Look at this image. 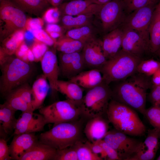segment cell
Returning a JSON list of instances; mask_svg holds the SVG:
<instances>
[{"label": "cell", "mask_w": 160, "mask_h": 160, "mask_svg": "<svg viewBox=\"0 0 160 160\" xmlns=\"http://www.w3.org/2000/svg\"><path fill=\"white\" fill-rule=\"evenodd\" d=\"M111 87V99L125 104L144 115L147 92L152 84L151 77L137 72Z\"/></svg>", "instance_id": "6da1fadb"}, {"label": "cell", "mask_w": 160, "mask_h": 160, "mask_svg": "<svg viewBox=\"0 0 160 160\" xmlns=\"http://www.w3.org/2000/svg\"><path fill=\"white\" fill-rule=\"evenodd\" d=\"M87 120L82 116L76 120L54 124L51 129L40 135L39 140L56 150L72 146L84 140V128Z\"/></svg>", "instance_id": "7a4b0ae2"}, {"label": "cell", "mask_w": 160, "mask_h": 160, "mask_svg": "<svg viewBox=\"0 0 160 160\" xmlns=\"http://www.w3.org/2000/svg\"><path fill=\"white\" fill-rule=\"evenodd\" d=\"M106 116L115 129L127 135L140 136L146 132V127L135 110L125 104L111 99Z\"/></svg>", "instance_id": "3957f363"}, {"label": "cell", "mask_w": 160, "mask_h": 160, "mask_svg": "<svg viewBox=\"0 0 160 160\" xmlns=\"http://www.w3.org/2000/svg\"><path fill=\"white\" fill-rule=\"evenodd\" d=\"M142 60L121 49L107 60L100 69L103 82L109 85L112 82L126 79L137 72L138 65Z\"/></svg>", "instance_id": "277c9868"}, {"label": "cell", "mask_w": 160, "mask_h": 160, "mask_svg": "<svg viewBox=\"0 0 160 160\" xmlns=\"http://www.w3.org/2000/svg\"><path fill=\"white\" fill-rule=\"evenodd\" d=\"M10 56L1 65L0 91L5 97L8 93L26 83L32 74L33 69L30 63Z\"/></svg>", "instance_id": "5b68a950"}, {"label": "cell", "mask_w": 160, "mask_h": 160, "mask_svg": "<svg viewBox=\"0 0 160 160\" xmlns=\"http://www.w3.org/2000/svg\"><path fill=\"white\" fill-rule=\"evenodd\" d=\"M111 99L110 86L103 82L88 89L80 105L83 116L88 119L96 116L106 115L108 105Z\"/></svg>", "instance_id": "8992f818"}, {"label": "cell", "mask_w": 160, "mask_h": 160, "mask_svg": "<svg viewBox=\"0 0 160 160\" xmlns=\"http://www.w3.org/2000/svg\"><path fill=\"white\" fill-rule=\"evenodd\" d=\"M39 110L47 124L71 121L83 116L80 106L68 99L57 101L47 106H42Z\"/></svg>", "instance_id": "52a82bcc"}, {"label": "cell", "mask_w": 160, "mask_h": 160, "mask_svg": "<svg viewBox=\"0 0 160 160\" xmlns=\"http://www.w3.org/2000/svg\"><path fill=\"white\" fill-rule=\"evenodd\" d=\"M127 15L122 0H111L102 5L95 24L105 34L120 27Z\"/></svg>", "instance_id": "ba28073f"}, {"label": "cell", "mask_w": 160, "mask_h": 160, "mask_svg": "<svg viewBox=\"0 0 160 160\" xmlns=\"http://www.w3.org/2000/svg\"><path fill=\"white\" fill-rule=\"evenodd\" d=\"M25 12L10 0H0V33L3 40L15 31L25 29Z\"/></svg>", "instance_id": "9c48e42d"}, {"label": "cell", "mask_w": 160, "mask_h": 160, "mask_svg": "<svg viewBox=\"0 0 160 160\" xmlns=\"http://www.w3.org/2000/svg\"><path fill=\"white\" fill-rule=\"evenodd\" d=\"M115 129L108 131L103 140L117 152L121 160L129 159L141 149L143 143Z\"/></svg>", "instance_id": "30bf717a"}, {"label": "cell", "mask_w": 160, "mask_h": 160, "mask_svg": "<svg viewBox=\"0 0 160 160\" xmlns=\"http://www.w3.org/2000/svg\"><path fill=\"white\" fill-rule=\"evenodd\" d=\"M121 28L123 31L122 50L142 58L146 53L149 52V33Z\"/></svg>", "instance_id": "8fae6325"}, {"label": "cell", "mask_w": 160, "mask_h": 160, "mask_svg": "<svg viewBox=\"0 0 160 160\" xmlns=\"http://www.w3.org/2000/svg\"><path fill=\"white\" fill-rule=\"evenodd\" d=\"M158 3L151 4L135 10L126 16L120 27L149 33V27Z\"/></svg>", "instance_id": "7c38bea8"}, {"label": "cell", "mask_w": 160, "mask_h": 160, "mask_svg": "<svg viewBox=\"0 0 160 160\" xmlns=\"http://www.w3.org/2000/svg\"><path fill=\"white\" fill-rule=\"evenodd\" d=\"M58 64L59 75L68 79L84 71L86 68L81 51L71 53H61Z\"/></svg>", "instance_id": "4fadbf2b"}, {"label": "cell", "mask_w": 160, "mask_h": 160, "mask_svg": "<svg viewBox=\"0 0 160 160\" xmlns=\"http://www.w3.org/2000/svg\"><path fill=\"white\" fill-rule=\"evenodd\" d=\"M86 68L100 70L107 60L103 53L101 39L98 37L85 43L81 51Z\"/></svg>", "instance_id": "5bb4252c"}, {"label": "cell", "mask_w": 160, "mask_h": 160, "mask_svg": "<svg viewBox=\"0 0 160 160\" xmlns=\"http://www.w3.org/2000/svg\"><path fill=\"white\" fill-rule=\"evenodd\" d=\"M47 124L43 116L32 111L22 112L17 119L13 135L43 131Z\"/></svg>", "instance_id": "9a60e30c"}, {"label": "cell", "mask_w": 160, "mask_h": 160, "mask_svg": "<svg viewBox=\"0 0 160 160\" xmlns=\"http://www.w3.org/2000/svg\"><path fill=\"white\" fill-rule=\"evenodd\" d=\"M102 5L94 3L89 0H73L63 3L58 7L61 15L95 16Z\"/></svg>", "instance_id": "2e32d148"}, {"label": "cell", "mask_w": 160, "mask_h": 160, "mask_svg": "<svg viewBox=\"0 0 160 160\" xmlns=\"http://www.w3.org/2000/svg\"><path fill=\"white\" fill-rule=\"evenodd\" d=\"M56 49H52L46 52L41 60L44 75L48 80L50 88L53 91H57V84L59 76L58 61Z\"/></svg>", "instance_id": "e0dca14e"}, {"label": "cell", "mask_w": 160, "mask_h": 160, "mask_svg": "<svg viewBox=\"0 0 160 160\" xmlns=\"http://www.w3.org/2000/svg\"><path fill=\"white\" fill-rule=\"evenodd\" d=\"M109 123L104 116H97L87 119L84 128V133L87 140L94 143L103 139L109 131Z\"/></svg>", "instance_id": "ac0fdd59"}, {"label": "cell", "mask_w": 160, "mask_h": 160, "mask_svg": "<svg viewBox=\"0 0 160 160\" xmlns=\"http://www.w3.org/2000/svg\"><path fill=\"white\" fill-rule=\"evenodd\" d=\"M14 135L9 146L10 156L13 160H19L21 156L39 140L35 133Z\"/></svg>", "instance_id": "d6986e66"}, {"label": "cell", "mask_w": 160, "mask_h": 160, "mask_svg": "<svg viewBox=\"0 0 160 160\" xmlns=\"http://www.w3.org/2000/svg\"><path fill=\"white\" fill-rule=\"evenodd\" d=\"M122 35V29L119 27L105 34L101 39L102 49L107 60L121 49Z\"/></svg>", "instance_id": "ffe728a7"}, {"label": "cell", "mask_w": 160, "mask_h": 160, "mask_svg": "<svg viewBox=\"0 0 160 160\" xmlns=\"http://www.w3.org/2000/svg\"><path fill=\"white\" fill-rule=\"evenodd\" d=\"M57 150L39 141L36 142L19 160H54Z\"/></svg>", "instance_id": "44dd1931"}, {"label": "cell", "mask_w": 160, "mask_h": 160, "mask_svg": "<svg viewBox=\"0 0 160 160\" xmlns=\"http://www.w3.org/2000/svg\"><path fill=\"white\" fill-rule=\"evenodd\" d=\"M69 80L88 89L99 85L103 82L102 75L100 70L97 69L84 70Z\"/></svg>", "instance_id": "7402d4cb"}, {"label": "cell", "mask_w": 160, "mask_h": 160, "mask_svg": "<svg viewBox=\"0 0 160 160\" xmlns=\"http://www.w3.org/2000/svg\"><path fill=\"white\" fill-rule=\"evenodd\" d=\"M45 77L42 75L34 82L31 87L33 110L42 106L48 93L50 86Z\"/></svg>", "instance_id": "603a6c76"}, {"label": "cell", "mask_w": 160, "mask_h": 160, "mask_svg": "<svg viewBox=\"0 0 160 160\" xmlns=\"http://www.w3.org/2000/svg\"><path fill=\"white\" fill-rule=\"evenodd\" d=\"M57 91L65 95L69 99L80 106L83 97V88L76 84L68 81L58 80Z\"/></svg>", "instance_id": "cb8c5ba5"}, {"label": "cell", "mask_w": 160, "mask_h": 160, "mask_svg": "<svg viewBox=\"0 0 160 160\" xmlns=\"http://www.w3.org/2000/svg\"><path fill=\"white\" fill-rule=\"evenodd\" d=\"M100 32L94 23L68 30L65 35L85 43L92 39L98 37L97 35Z\"/></svg>", "instance_id": "d4e9b609"}, {"label": "cell", "mask_w": 160, "mask_h": 160, "mask_svg": "<svg viewBox=\"0 0 160 160\" xmlns=\"http://www.w3.org/2000/svg\"><path fill=\"white\" fill-rule=\"evenodd\" d=\"M95 20V16L85 15H62L60 20V26L67 31L94 24Z\"/></svg>", "instance_id": "484cf974"}, {"label": "cell", "mask_w": 160, "mask_h": 160, "mask_svg": "<svg viewBox=\"0 0 160 160\" xmlns=\"http://www.w3.org/2000/svg\"><path fill=\"white\" fill-rule=\"evenodd\" d=\"M148 33L149 52L156 53L160 48V16L156 9L149 27Z\"/></svg>", "instance_id": "4316f807"}, {"label": "cell", "mask_w": 160, "mask_h": 160, "mask_svg": "<svg viewBox=\"0 0 160 160\" xmlns=\"http://www.w3.org/2000/svg\"><path fill=\"white\" fill-rule=\"evenodd\" d=\"M16 111L4 103L0 105V126L7 134L14 132L17 119L15 115Z\"/></svg>", "instance_id": "83f0119b"}, {"label": "cell", "mask_w": 160, "mask_h": 160, "mask_svg": "<svg viewBox=\"0 0 160 160\" xmlns=\"http://www.w3.org/2000/svg\"><path fill=\"white\" fill-rule=\"evenodd\" d=\"M84 44L66 35H63L57 40L53 46L61 53H71L81 51Z\"/></svg>", "instance_id": "f1b7e54d"}, {"label": "cell", "mask_w": 160, "mask_h": 160, "mask_svg": "<svg viewBox=\"0 0 160 160\" xmlns=\"http://www.w3.org/2000/svg\"><path fill=\"white\" fill-rule=\"evenodd\" d=\"M24 12L39 15L47 8L49 4L44 0H10Z\"/></svg>", "instance_id": "f546056e"}, {"label": "cell", "mask_w": 160, "mask_h": 160, "mask_svg": "<svg viewBox=\"0 0 160 160\" xmlns=\"http://www.w3.org/2000/svg\"><path fill=\"white\" fill-rule=\"evenodd\" d=\"M25 29L17 30L4 39L1 47L9 55L15 54L20 44L24 41Z\"/></svg>", "instance_id": "4dcf8cb0"}, {"label": "cell", "mask_w": 160, "mask_h": 160, "mask_svg": "<svg viewBox=\"0 0 160 160\" xmlns=\"http://www.w3.org/2000/svg\"><path fill=\"white\" fill-rule=\"evenodd\" d=\"M4 103L13 110L22 112L28 111H34L33 108L27 103L15 90L11 92L6 96Z\"/></svg>", "instance_id": "1f68e13d"}, {"label": "cell", "mask_w": 160, "mask_h": 160, "mask_svg": "<svg viewBox=\"0 0 160 160\" xmlns=\"http://www.w3.org/2000/svg\"><path fill=\"white\" fill-rule=\"evenodd\" d=\"M76 150L78 160H102L98 155L94 153L84 140L79 141L73 146Z\"/></svg>", "instance_id": "d6a6232c"}, {"label": "cell", "mask_w": 160, "mask_h": 160, "mask_svg": "<svg viewBox=\"0 0 160 160\" xmlns=\"http://www.w3.org/2000/svg\"><path fill=\"white\" fill-rule=\"evenodd\" d=\"M160 68V62L153 59L142 60L139 64L137 72L151 77Z\"/></svg>", "instance_id": "836d02e7"}, {"label": "cell", "mask_w": 160, "mask_h": 160, "mask_svg": "<svg viewBox=\"0 0 160 160\" xmlns=\"http://www.w3.org/2000/svg\"><path fill=\"white\" fill-rule=\"evenodd\" d=\"M160 131L159 129L155 128L148 130L147 137L143 143L145 148L157 152L158 148Z\"/></svg>", "instance_id": "e575fe53"}, {"label": "cell", "mask_w": 160, "mask_h": 160, "mask_svg": "<svg viewBox=\"0 0 160 160\" xmlns=\"http://www.w3.org/2000/svg\"><path fill=\"white\" fill-rule=\"evenodd\" d=\"M144 115L154 128L160 130V106L152 105L146 109Z\"/></svg>", "instance_id": "d590c367"}, {"label": "cell", "mask_w": 160, "mask_h": 160, "mask_svg": "<svg viewBox=\"0 0 160 160\" xmlns=\"http://www.w3.org/2000/svg\"><path fill=\"white\" fill-rule=\"evenodd\" d=\"M160 0H122L127 15L135 10L152 3H158Z\"/></svg>", "instance_id": "8d00e7d4"}, {"label": "cell", "mask_w": 160, "mask_h": 160, "mask_svg": "<svg viewBox=\"0 0 160 160\" xmlns=\"http://www.w3.org/2000/svg\"><path fill=\"white\" fill-rule=\"evenodd\" d=\"M30 49L35 57V61H41L43 56L48 50V46L35 38Z\"/></svg>", "instance_id": "74e56055"}, {"label": "cell", "mask_w": 160, "mask_h": 160, "mask_svg": "<svg viewBox=\"0 0 160 160\" xmlns=\"http://www.w3.org/2000/svg\"><path fill=\"white\" fill-rule=\"evenodd\" d=\"M54 160H78L76 149L73 146L57 150Z\"/></svg>", "instance_id": "f35d334b"}, {"label": "cell", "mask_w": 160, "mask_h": 160, "mask_svg": "<svg viewBox=\"0 0 160 160\" xmlns=\"http://www.w3.org/2000/svg\"><path fill=\"white\" fill-rule=\"evenodd\" d=\"M61 15L58 7H53L47 9L44 11L43 19L47 23H56L60 20Z\"/></svg>", "instance_id": "ab89813d"}, {"label": "cell", "mask_w": 160, "mask_h": 160, "mask_svg": "<svg viewBox=\"0 0 160 160\" xmlns=\"http://www.w3.org/2000/svg\"><path fill=\"white\" fill-rule=\"evenodd\" d=\"M35 38L43 42L48 46H54L57 40L52 38L42 29L35 30L31 32Z\"/></svg>", "instance_id": "60d3db41"}, {"label": "cell", "mask_w": 160, "mask_h": 160, "mask_svg": "<svg viewBox=\"0 0 160 160\" xmlns=\"http://www.w3.org/2000/svg\"><path fill=\"white\" fill-rule=\"evenodd\" d=\"M14 90L32 107L33 96L31 88L26 83Z\"/></svg>", "instance_id": "b9f144b4"}, {"label": "cell", "mask_w": 160, "mask_h": 160, "mask_svg": "<svg viewBox=\"0 0 160 160\" xmlns=\"http://www.w3.org/2000/svg\"><path fill=\"white\" fill-rule=\"evenodd\" d=\"M156 152L143 148L130 158L128 160H152L155 158Z\"/></svg>", "instance_id": "7bdbcfd3"}, {"label": "cell", "mask_w": 160, "mask_h": 160, "mask_svg": "<svg viewBox=\"0 0 160 160\" xmlns=\"http://www.w3.org/2000/svg\"><path fill=\"white\" fill-rule=\"evenodd\" d=\"M44 20L40 17L28 18L25 26V30L31 32L33 31L42 29Z\"/></svg>", "instance_id": "ee69618b"}, {"label": "cell", "mask_w": 160, "mask_h": 160, "mask_svg": "<svg viewBox=\"0 0 160 160\" xmlns=\"http://www.w3.org/2000/svg\"><path fill=\"white\" fill-rule=\"evenodd\" d=\"M96 142L99 143L103 148L107 155L108 160H121L116 151L103 139Z\"/></svg>", "instance_id": "f6af8a7d"}, {"label": "cell", "mask_w": 160, "mask_h": 160, "mask_svg": "<svg viewBox=\"0 0 160 160\" xmlns=\"http://www.w3.org/2000/svg\"><path fill=\"white\" fill-rule=\"evenodd\" d=\"M148 97L152 105L160 106V86L152 85Z\"/></svg>", "instance_id": "bcb514c9"}, {"label": "cell", "mask_w": 160, "mask_h": 160, "mask_svg": "<svg viewBox=\"0 0 160 160\" xmlns=\"http://www.w3.org/2000/svg\"><path fill=\"white\" fill-rule=\"evenodd\" d=\"M12 159L10 154L9 146L4 138L0 139V160Z\"/></svg>", "instance_id": "7dc6e473"}, {"label": "cell", "mask_w": 160, "mask_h": 160, "mask_svg": "<svg viewBox=\"0 0 160 160\" xmlns=\"http://www.w3.org/2000/svg\"><path fill=\"white\" fill-rule=\"evenodd\" d=\"M85 143L89 147L92 151L95 154L98 155L103 159H107V156L101 146L97 142H91L88 140L85 141Z\"/></svg>", "instance_id": "c3c4849f"}, {"label": "cell", "mask_w": 160, "mask_h": 160, "mask_svg": "<svg viewBox=\"0 0 160 160\" xmlns=\"http://www.w3.org/2000/svg\"><path fill=\"white\" fill-rule=\"evenodd\" d=\"M65 30L60 25L56 23H47L45 28V31L48 34L52 33H59L62 34Z\"/></svg>", "instance_id": "681fc988"}, {"label": "cell", "mask_w": 160, "mask_h": 160, "mask_svg": "<svg viewBox=\"0 0 160 160\" xmlns=\"http://www.w3.org/2000/svg\"><path fill=\"white\" fill-rule=\"evenodd\" d=\"M152 85L160 86V68L151 77Z\"/></svg>", "instance_id": "f907efd6"}, {"label": "cell", "mask_w": 160, "mask_h": 160, "mask_svg": "<svg viewBox=\"0 0 160 160\" xmlns=\"http://www.w3.org/2000/svg\"><path fill=\"white\" fill-rule=\"evenodd\" d=\"M10 55L7 54L1 47L0 49V66L4 63L7 60Z\"/></svg>", "instance_id": "816d5d0a"}, {"label": "cell", "mask_w": 160, "mask_h": 160, "mask_svg": "<svg viewBox=\"0 0 160 160\" xmlns=\"http://www.w3.org/2000/svg\"><path fill=\"white\" fill-rule=\"evenodd\" d=\"M63 0H48V3L53 7H58L62 4Z\"/></svg>", "instance_id": "f5cc1de1"}, {"label": "cell", "mask_w": 160, "mask_h": 160, "mask_svg": "<svg viewBox=\"0 0 160 160\" xmlns=\"http://www.w3.org/2000/svg\"><path fill=\"white\" fill-rule=\"evenodd\" d=\"M92 2L99 5H103L111 0H89Z\"/></svg>", "instance_id": "db71d44e"}, {"label": "cell", "mask_w": 160, "mask_h": 160, "mask_svg": "<svg viewBox=\"0 0 160 160\" xmlns=\"http://www.w3.org/2000/svg\"><path fill=\"white\" fill-rule=\"evenodd\" d=\"M155 9L157 11L160 16V0L157 4Z\"/></svg>", "instance_id": "11a10c76"}, {"label": "cell", "mask_w": 160, "mask_h": 160, "mask_svg": "<svg viewBox=\"0 0 160 160\" xmlns=\"http://www.w3.org/2000/svg\"><path fill=\"white\" fill-rule=\"evenodd\" d=\"M156 53L157 54L160 62V48Z\"/></svg>", "instance_id": "9f6ffc18"}, {"label": "cell", "mask_w": 160, "mask_h": 160, "mask_svg": "<svg viewBox=\"0 0 160 160\" xmlns=\"http://www.w3.org/2000/svg\"><path fill=\"white\" fill-rule=\"evenodd\" d=\"M156 160H160V154L159 156L157 158Z\"/></svg>", "instance_id": "6f0895ef"}, {"label": "cell", "mask_w": 160, "mask_h": 160, "mask_svg": "<svg viewBox=\"0 0 160 160\" xmlns=\"http://www.w3.org/2000/svg\"><path fill=\"white\" fill-rule=\"evenodd\" d=\"M45 0L48 3V0Z\"/></svg>", "instance_id": "680465c9"}, {"label": "cell", "mask_w": 160, "mask_h": 160, "mask_svg": "<svg viewBox=\"0 0 160 160\" xmlns=\"http://www.w3.org/2000/svg\"><path fill=\"white\" fill-rule=\"evenodd\" d=\"M159 138H160V131L159 133Z\"/></svg>", "instance_id": "91938a15"}, {"label": "cell", "mask_w": 160, "mask_h": 160, "mask_svg": "<svg viewBox=\"0 0 160 160\" xmlns=\"http://www.w3.org/2000/svg\"><path fill=\"white\" fill-rule=\"evenodd\" d=\"M72 0H68V1H72Z\"/></svg>", "instance_id": "94428289"}]
</instances>
